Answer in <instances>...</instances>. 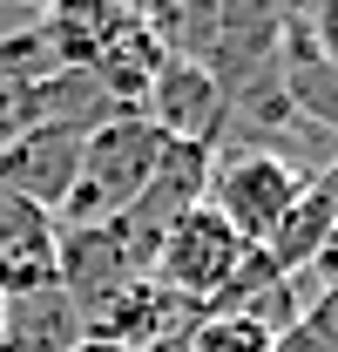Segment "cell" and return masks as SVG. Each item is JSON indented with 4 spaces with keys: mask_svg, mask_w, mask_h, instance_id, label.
<instances>
[{
    "mask_svg": "<svg viewBox=\"0 0 338 352\" xmlns=\"http://www.w3.org/2000/svg\"><path fill=\"white\" fill-rule=\"evenodd\" d=\"M142 28L156 34V47H163V54L210 61L216 41H223V0H149Z\"/></svg>",
    "mask_w": 338,
    "mask_h": 352,
    "instance_id": "9",
    "label": "cell"
},
{
    "mask_svg": "<svg viewBox=\"0 0 338 352\" xmlns=\"http://www.w3.org/2000/svg\"><path fill=\"white\" fill-rule=\"evenodd\" d=\"M95 122H41L21 142L0 149V190L7 197H27L34 210H61V197L75 190V170H82V142Z\"/></svg>",
    "mask_w": 338,
    "mask_h": 352,
    "instance_id": "6",
    "label": "cell"
},
{
    "mask_svg": "<svg viewBox=\"0 0 338 352\" xmlns=\"http://www.w3.org/2000/svg\"><path fill=\"white\" fill-rule=\"evenodd\" d=\"M332 230H338V170H318V176H304V190L291 197V210L278 217V230L257 251L278 264L284 278H297V271H311V258L325 251Z\"/></svg>",
    "mask_w": 338,
    "mask_h": 352,
    "instance_id": "7",
    "label": "cell"
},
{
    "mask_svg": "<svg viewBox=\"0 0 338 352\" xmlns=\"http://www.w3.org/2000/svg\"><path fill=\"white\" fill-rule=\"evenodd\" d=\"M142 271L122 251L115 223H54V285L68 292V305L82 311V325L109 305L115 292H128Z\"/></svg>",
    "mask_w": 338,
    "mask_h": 352,
    "instance_id": "5",
    "label": "cell"
},
{
    "mask_svg": "<svg viewBox=\"0 0 338 352\" xmlns=\"http://www.w3.org/2000/svg\"><path fill=\"white\" fill-rule=\"evenodd\" d=\"M244 258H251V244L216 217L210 204H196L190 217H176L163 230V244H156V258H149V278H156L163 292H176L183 305L203 311L216 292L237 278V264H244Z\"/></svg>",
    "mask_w": 338,
    "mask_h": 352,
    "instance_id": "3",
    "label": "cell"
},
{
    "mask_svg": "<svg viewBox=\"0 0 338 352\" xmlns=\"http://www.w3.org/2000/svg\"><path fill=\"white\" fill-rule=\"evenodd\" d=\"M135 116H149L163 142H190V149H216V135L230 122V95H223V75L210 61H183V54H163L156 75L142 88Z\"/></svg>",
    "mask_w": 338,
    "mask_h": 352,
    "instance_id": "4",
    "label": "cell"
},
{
    "mask_svg": "<svg viewBox=\"0 0 338 352\" xmlns=\"http://www.w3.org/2000/svg\"><path fill=\"white\" fill-rule=\"evenodd\" d=\"M156 163H163V135L149 116H135V109L102 116L82 142V170H75V190L61 197L54 223H115Z\"/></svg>",
    "mask_w": 338,
    "mask_h": 352,
    "instance_id": "1",
    "label": "cell"
},
{
    "mask_svg": "<svg viewBox=\"0 0 338 352\" xmlns=\"http://www.w3.org/2000/svg\"><path fill=\"white\" fill-rule=\"evenodd\" d=\"M311 278H318V292H338V230L325 237V251L311 258Z\"/></svg>",
    "mask_w": 338,
    "mask_h": 352,
    "instance_id": "12",
    "label": "cell"
},
{
    "mask_svg": "<svg viewBox=\"0 0 338 352\" xmlns=\"http://www.w3.org/2000/svg\"><path fill=\"white\" fill-rule=\"evenodd\" d=\"M183 352H278V339L264 325H251V318H216V311H203L190 325Z\"/></svg>",
    "mask_w": 338,
    "mask_h": 352,
    "instance_id": "10",
    "label": "cell"
},
{
    "mask_svg": "<svg viewBox=\"0 0 338 352\" xmlns=\"http://www.w3.org/2000/svg\"><path fill=\"white\" fill-rule=\"evenodd\" d=\"M0 332H7V352H68L88 339L82 311L68 305L61 285H41V292H21V298H0Z\"/></svg>",
    "mask_w": 338,
    "mask_h": 352,
    "instance_id": "8",
    "label": "cell"
},
{
    "mask_svg": "<svg viewBox=\"0 0 338 352\" xmlns=\"http://www.w3.org/2000/svg\"><path fill=\"white\" fill-rule=\"evenodd\" d=\"M278 352H338V292H318L304 298L297 325L278 339Z\"/></svg>",
    "mask_w": 338,
    "mask_h": 352,
    "instance_id": "11",
    "label": "cell"
},
{
    "mask_svg": "<svg viewBox=\"0 0 338 352\" xmlns=\"http://www.w3.org/2000/svg\"><path fill=\"white\" fill-rule=\"evenodd\" d=\"M297 190H304V170H297L284 149H264V142L210 149V190H203V204H210L251 251L278 230V217L291 210Z\"/></svg>",
    "mask_w": 338,
    "mask_h": 352,
    "instance_id": "2",
    "label": "cell"
}]
</instances>
